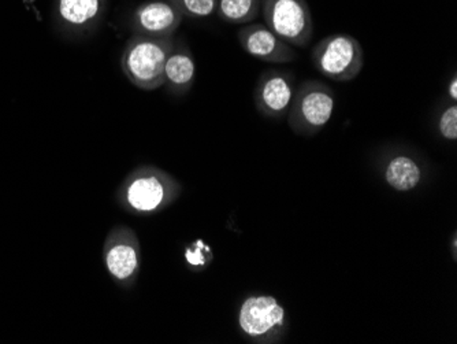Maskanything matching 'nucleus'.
Instances as JSON below:
<instances>
[{"instance_id": "obj_1", "label": "nucleus", "mask_w": 457, "mask_h": 344, "mask_svg": "<svg viewBox=\"0 0 457 344\" xmlns=\"http://www.w3.org/2000/svg\"><path fill=\"white\" fill-rule=\"evenodd\" d=\"M182 194L179 180L153 165L133 169L115 191L120 209L135 215H153L176 204Z\"/></svg>"}, {"instance_id": "obj_2", "label": "nucleus", "mask_w": 457, "mask_h": 344, "mask_svg": "<svg viewBox=\"0 0 457 344\" xmlns=\"http://www.w3.org/2000/svg\"><path fill=\"white\" fill-rule=\"evenodd\" d=\"M176 38H155L133 35L128 40L120 69L133 86L143 91H155L164 84V65Z\"/></svg>"}, {"instance_id": "obj_3", "label": "nucleus", "mask_w": 457, "mask_h": 344, "mask_svg": "<svg viewBox=\"0 0 457 344\" xmlns=\"http://www.w3.org/2000/svg\"><path fill=\"white\" fill-rule=\"evenodd\" d=\"M336 106L335 91L320 80L303 81L287 114L290 130L297 136L318 135L333 117Z\"/></svg>"}, {"instance_id": "obj_4", "label": "nucleus", "mask_w": 457, "mask_h": 344, "mask_svg": "<svg viewBox=\"0 0 457 344\" xmlns=\"http://www.w3.org/2000/svg\"><path fill=\"white\" fill-rule=\"evenodd\" d=\"M237 325L253 343H279L289 331V315L274 295H249L238 307Z\"/></svg>"}, {"instance_id": "obj_5", "label": "nucleus", "mask_w": 457, "mask_h": 344, "mask_svg": "<svg viewBox=\"0 0 457 344\" xmlns=\"http://www.w3.org/2000/svg\"><path fill=\"white\" fill-rule=\"evenodd\" d=\"M311 61L326 79L349 83L363 71V46L348 33H333L314 46L311 51Z\"/></svg>"}, {"instance_id": "obj_6", "label": "nucleus", "mask_w": 457, "mask_h": 344, "mask_svg": "<svg viewBox=\"0 0 457 344\" xmlns=\"http://www.w3.org/2000/svg\"><path fill=\"white\" fill-rule=\"evenodd\" d=\"M264 25L292 47L305 48L314 36V18L307 0H262Z\"/></svg>"}, {"instance_id": "obj_7", "label": "nucleus", "mask_w": 457, "mask_h": 344, "mask_svg": "<svg viewBox=\"0 0 457 344\" xmlns=\"http://www.w3.org/2000/svg\"><path fill=\"white\" fill-rule=\"evenodd\" d=\"M103 264L112 281L122 289H132L141 269V245L137 233L128 225L117 224L103 245Z\"/></svg>"}, {"instance_id": "obj_8", "label": "nucleus", "mask_w": 457, "mask_h": 344, "mask_svg": "<svg viewBox=\"0 0 457 344\" xmlns=\"http://www.w3.org/2000/svg\"><path fill=\"white\" fill-rule=\"evenodd\" d=\"M107 9L109 0H54V25L71 40L86 38L99 29Z\"/></svg>"}, {"instance_id": "obj_9", "label": "nucleus", "mask_w": 457, "mask_h": 344, "mask_svg": "<svg viewBox=\"0 0 457 344\" xmlns=\"http://www.w3.org/2000/svg\"><path fill=\"white\" fill-rule=\"evenodd\" d=\"M295 91L294 74L270 69L259 76L253 91V104L259 114L279 120L287 117Z\"/></svg>"}, {"instance_id": "obj_10", "label": "nucleus", "mask_w": 457, "mask_h": 344, "mask_svg": "<svg viewBox=\"0 0 457 344\" xmlns=\"http://www.w3.org/2000/svg\"><path fill=\"white\" fill-rule=\"evenodd\" d=\"M184 15L169 0H148L136 7L132 14L133 35L147 38H174Z\"/></svg>"}, {"instance_id": "obj_11", "label": "nucleus", "mask_w": 457, "mask_h": 344, "mask_svg": "<svg viewBox=\"0 0 457 344\" xmlns=\"http://www.w3.org/2000/svg\"><path fill=\"white\" fill-rule=\"evenodd\" d=\"M241 48L253 58L267 63H290L297 59V51L279 38L264 24H246L238 30Z\"/></svg>"}, {"instance_id": "obj_12", "label": "nucleus", "mask_w": 457, "mask_h": 344, "mask_svg": "<svg viewBox=\"0 0 457 344\" xmlns=\"http://www.w3.org/2000/svg\"><path fill=\"white\" fill-rule=\"evenodd\" d=\"M195 79L196 63L194 54L182 38H176L164 65L163 87L173 96H184L191 91Z\"/></svg>"}, {"instance_id": "obj_13", "label": "nucleus", "mask_w": 457, "mask_h": 344, "mask_svg": "<svg viewBox=\"0 0 457 344\" xmlns=\"http://www.w3.org/2000/svg\"><path fill=\"white\" fill-rule=\"evenodd\" d=\"M385 181L397 192H410L422 181L423 172L420 162L408 154H395L386 162Z\"/></svg>"}, {"instance_id": "obj_14", "label": "nucleus", "mask_w": 457, "mask_h": 344, "mask_svg": "<svg viewBox=\"0 0 457 344\" xmlns=\"http://www.w3.org/2000/svg\"><path fill=\"white\" fill-rule=\"evenodd\" d=\"M262 0H218L217 14L226 24L246 25L261 14Z\"/></svg>"}, {"instance_id": "obj_15", "label": "nucleus", "mask_w": 457, "mask_h": 344, "mask_svg": "<svg viewBox=\"0 0 457 344\" xmlns=\"http://www.w3.org/2000/svg\"><path fill=\"white\" fill-rule=\"evenodd\" d=\"M214 258L212 246L203 239L192 241L191 245L187 246L184 250L185 265L195 273H200V272L209 269L214 262Z\"/></svg>"}, {"instance_id": "obj_16", "label": "nucleus", "mask_w": 457, "mask_h": 344, "mask_svg": "<svg viewBox=\"0 0 457 344\" xmlns=\"http://www.w3.org/2000/svg\"><path fill=\"white\" fill-rule=\"evenodd\" d=\"M184 17L202 20L217 12L218 0H169Z\"/></svg>"}, {"instance_id": "obj_17", "label": "nucleus", "mask_w": 457, "mask_h": 344, "mask_svg": "<svg viewBox=\"0 0 457 344\" xmlns=\"http://www.w3.org/2000/svg\"><path fill=\"white\" fill-rule=\"evenodd\" d=\"M437 130L441 138L454 141L457 138V105L452 104L440 113Z\"/></svg>"}, {"instance_id": "obj_18", "label": "nucleus", "mask_w": 457, "mask_h": 344, "mask_svg": "<svg viewBox=\"0 0 457 344\" xmlns=\"http://www.w3.org/2000/svg\"><path fill=\"white\" fill-rule=\"evenodd\" d=\"M446 94H448L449 99L456 104L457 100V76L456 73L452 76V79L449 80L448 87H446Z\"/></svg>"}, {"instance_id": "obj_19", "label": "nucleus", "mask_w": 457, "mask_h": 344, "mask_svg": "<svg viewBox=\"0 0 457 344\" xmlns=\"http://www.w3.org/2000/svg\"><path fill=\"white\" fill-rule=\"evenodd\" d=\"M452 256H453V261L456 262L457 259V233H453L452 236Z\"/></svg>"}]
</instances>
